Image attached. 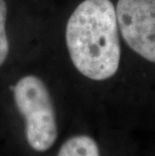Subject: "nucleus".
Listing matches in <instances>:
<instances>
[{
    "instance_id": "1",
    "label": "nucleus",
    "mask_w": 155,
    "mask_h": 156,
    "mask_svg": "<svg viewBox=\"0 0 155 156\" xmlns=\"http://www.w3.org/2000/svg\"><path fill=\"white\" fill-rule=\"evenodd\" d=\"M65 44L76 69L93 81L116 74L121 61L116 8L111 0H84L68 19Z\"/></svg>"
},
{
    "instance_id": "2",
    "label": "nucleus",
    "mask_w": 155,
    "mask_h": 156,
    "mask_svg": "<svg viewBox=\"0 0 155 156\" xmlns=\"http://www.w3.org/2000/svg\"><path fill=\"white\" fill-rule=\"evenodd\" d=\"M13 100L25 121V135L29 146L44 152L58 138L57 116L49 91L41 78L25 75L13 88Z\"/></svg>"
},
{
    "instance_id": "3",
    "label": "nucleus",
    "mask_w": 155,
    "mask_h": 156,
    "mask_svg": "<svg viewBox=\"0 0 155 156\" xmlns=\"http://www.w3.org/2000/svg\"><path fill=\"white\" fill-rule=\"evenodd\" d=\"M119 30L133 51L155 62V0H118Z\"/></svg>"
},
{
    "instance_id": "4",
    "label": "nucleus",
    "mask_w": 155,
    "mask_h": 156,
    "mask_svg": "<svg viewBox=\"0 0 155 156\" xmlns=\"http://www.w3.org/2000/svg\"><path fill=\"white\" fill-rule=\"evenodd\" d=\"M58 156H100V150L97 142L90 136L77 135L62 144Z\"/></svg>"
},
{
    "instance_id": "5",
    "label": "nucleus",
    "mask_w": 155,
    "mask_h": 156,
    "mask_svg": "<svg viewBox=\"0 0 155 156\" xmlns=\"http://www.w3.org/2000/svg\"><path fill=\"white\" fill-rule=\"evenodd\" d=\"M7 15L8 6L5 0H0V67L7 61L10 52V42L7 34Z\"/></svg>"
}]
</instances>
